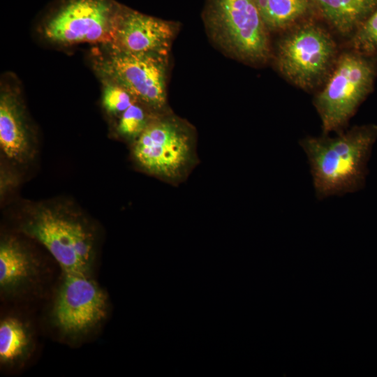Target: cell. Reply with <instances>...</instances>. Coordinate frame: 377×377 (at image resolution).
I'll return each instance as SVG.
<instances>
[{
	"label": "cell",
	"mask_w": 377,
	"mask_h": 377,
	"mask_svg": "<svg viewBox=\"0 0 377 377\" xmlns=\"http://www.w3.org/2000/svg\"><path fill=\"white\" fill-rule=\"evenodd\" d=\"M377 140V125L355 126L337 133L308 136L300 142L319 200L355 193L364 188L368 162Z\"/></svg>",
	"instance_id": "cell-1"
},
{
	"label": "cell",
	"mask_w": 377,
	"mask_h": 377,
	"mask_svg": "<svg viewBox=\"0 0 377 377\" xmlns=\"http://www.w3.org/2000/svg\"><path fill=\"white\" fill-rule=\"evenodd\" d=\"M20 230L42 244L64 273L89 274L96 258V236L80 214L64 207L38 205L20 223Z\"/></svg>",
	"instance_id": "cell-2"
},
{
	"label": "cell",
	"mask_w": 377,
	"mask_h": 377,
	"mask_svg": "<svg viewBox=\"0 0 377 377\" xmlns=\"http://www.w3.org/2000/svg\"><path fill=\"white\" fill-rule=\"evenodd\" d=\"M205 24L212 40L233 59L251 64L269 59V31L255 0H211Z\"/></svg>",
	"instance_id": "cell-3"
},
{
	"label": "cell",
	"mask_w": 377,
	"mask_h": 377,
	"mask_svg": "<svg viewBox=\"0 0 377 377\" xmlns=\"http://www.w3.org/2000/svg\"><path fill=\"white\" fill-rule=\"evenodd\" d=\"M376 71L374 61L354 50L337 59L326 84L313 101L324 134L343 132L372 91Z\"/></svg>",
	"instance_id": "cell-4"
},
{
	"label": "cell",
	"mask_w": 377,
	"mask_h": 377,
	"mask_svg": "<svg viewBox=\"0 0 377 377\" xmlns=\"http://www.w3.org/2000/svg\"><path fill=\"white\" fill-rule=\"evenodd\" d=\"M331 35L313 23L295 27L279 41L276 61L280 73L298 87L309 90L329 74L337 60Z\"/></svg>",
	"instance_id": "cell-5"
},
{
	"label": "cell",
	"mask_w": 377,
	"mask_h": 377,
	"mask_svg": "<svg viewBox=\"0 0 377 377\" xmlns=\"http://www.w3.org/2000/svg\"><path fill=\"white\" fill-rule=\"evenodd\" d=\"M96 60L104 80L114 82L149 107L160 110L166 104L168 56L122 51L108 44Z\"/></svg>",
	"instance_id": "cell-6"
},
{
	"label": "cell",
	"mask_w": 377,
	"mask_h": 377,
	"mask_svg": "<svg viewBox=\"0 0 377 377\" xmlns=\"http://www.w3.org/2000/svg\"><path fill=\"white\" fill-rule=\"evenodd\" d=\"M119 5L113 0H64L45 22L44 36L61 45L108 44Z\"/></svg>",
	"instance_id": "cell-7"
},
{
	"label": "cell",
	"mask_w": 377,
	"mask_h": 377,
	"mask_svg": "<svg viewBox=\"0 0 377 377\" xmlns=\"http://www.w3.org/2000/svg\"><path fill=\"white\" fill-rule=\"evenodd\" d=\"M64 274L52 318L61 334L69 338H79L91 332L105 318L108 297L89 274Z\"/></svg>",
	"instance_id": "cell-8"
},
{
	"label": "cell",
	"mask_w": 377,
	"mask_h": 377,
	"mask_svg": "<svg viewBox=\"0 0 377 377\" xmlns=\"http://www.w3.org/2000/svg\"><path fill=\"white\" fill-rule=\"evenodd\" d=\"M192 152L191 131L171 117L149 121L133 147V156L140 166L169 178L176 177L188 166Z\"/></svg>",
	"instance_id": "cell-9"
},
{
	"label": "cell",
	"mask_w": 377,
	"mask_h": 377,
	"mask_svg": "<svg viewBox=\"0 0 377 377\" xmlns=\"http://www.w3.org/2000/svg\"><path fill=\"white\" fill-rule=\"evenodd\" d=\"M177 27L174 22L119 5L108 45L131 53L168 56Z\"/></svg>",
	"instance_id": "cell-10"
},
{
	"label": "cell",
	"mask_w": 377,
	"mask_h": 377,
	"mask_svg": "<svg viewBox=\"0 0 377 377\" xmlns=\"http://www.w3.org/2000/svg\"><path fill=\"white\" fill-rule=\"evenodd\" d=\"M38 274V262L17 239L8 237L1 240V295L14 296L20 294L36 281Z\"/></svg>",
	"instance_id": "cell-11"
},
{
	"label": "cell",
	"mask_w": 377,
	"mask_h": 377,
	"mask_svg": "<svg viewBox=\"0 0 377 377\" xmlns=\"http://www.w3.org/2000/svg\"><path fill=\"white\" fill-rule=\"evenodd\" d=\"M0 145L8 158L17 162L25 161L32 149L20 99L15 91L8 87L1 90Z\"/></svg>",
	"instance_id": "cell-12"
},
{
	"label": "cell",
	"mask_w": 377,
	"mask_h": 377,
	"mask_svg": "<svg viewBox=\"0 0 377 377\" xmlns=\"http://www.w3.org/2000/svg\"><path fill=\"white\" fill-rule=\"evenodd\" d=\"M340 34L354 33L374 10L377 0H310Z\"/></svg>",
	"instance_id": "cell-13"
},
{
	"label": "cell",
	"mask_w": 377,
	"mask_h": 377,
	"mask_svg": "<svg viewBox=\"0 0 377 377\" xmlns=\"http://www.w3.org/2000/svg\"><path fill=\"white\" fill-rule=\"evenodd\" d=\"M34 346L29 326L15 317H6L0 323V362L3 366L22 363Z\"/></svg>",
	"instance_id": "cell-14"
},
{
	"label": "cell",
	"mask_w": 377,
	"mask_h": 377,
	"mask_svg": "<svg viewBox=\"0 0 377 377\" xmlns=\"http://www.w3.org/2000/svg\"><path fill=\"white\" fill-rule=\"evenodd\" d=\"M268 31L288 28L304 17L311 8L310 0H255Z\"/></svg>",
	"instance_id": "cell-15"
},
{
	"label": "cell",
	"mask_w": 377,
	"mask_h": 377,
	"mask_svg": "<svg viewBox=\"0 0 377 377\" xmlns=\"http://www.w3.org/2000/svg\"><path fill=\"white\" fill-rule=\"evenodd\" d=\"M350 43L354 51L377 62V8L355 31Z\"/></svg>",
	"instance_id": "cell-16"
},
{
	"label": "cell",
	"mask_w": 377,
	"mask_h": 377,
	"mask_svg": "<svg viewBox=\"0 0 377 377\" xmlns=\"http://www.w3.org/2000/svg\"><path fill=\"white\" fill-rule=\"evenodd\" d=\"M106 81L103 91V105L110 114H121L136 101L133 95L123 87Z\"/></svg>",
	"instance_id": "cell-17"
},
{
	"label": "cell",
	"mask_w": 377,
	"mask_h": 377,
	"mask_svg": "<svg viewBox=\"0 0 377 377\" xmlns=\"http://www.w3.org/2000/svg\"><path fill=\"white\" fill-rule=\"evenodd\" d=\"M149 122L144 110L134 103L121 114L117 131L124 137L138 138Z\"/></svg>",
	"instance_id": "cell-18"
}]
</instances>
